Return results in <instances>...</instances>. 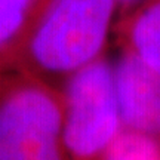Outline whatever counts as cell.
I'll return each mask as SVG.
<instances>
[{"mask_svg": "<svg viewBox=\"0 0 160 160\" xmlns=\"http://www.w3.org/2000/svg\"><path fill=\"white\" fill-rule=\"evenodd\" d=\"M117 0H46L27 43L30 59L49 73H74L95 61Z\"/></svg>", "mask_w": 160, "mask_h": 160, "instance_id": "obj_1", "label": "cell"}, {"mask_svg": "<svg viewBox=\"0 0 160 160\" xmlns=\"http://www.w3.org/2000/svg\"><path fill=\"white\" fill-rule=\"evenodd\" d=\"M120 111L114 70L95 59L73 73L67 85L62 141L76 159L88 160L107 150L119 132Z\"/></svg>", "mask_w": 160, "mask_h": 160, "instance_id": "obj_2", "label": "cell"}, {"mask_svg": "<svg viewBox=\"0 0 160 160\" xmlns=\"http://www.w3.org/2000/svg\"><path fill=\"white\" fill-rule=\"evenodd\" d=\"M62 113L51 93L36 85L8 92L0 110V160H62Z\"/></svg>", "mask_w": 160, "mask_h": 160, "instance_id": "obj_3", "label": "cell"}, {"mask_svg": "<svg viewBox=\"0 0 160 160\" xmlns=\"http://www.w3.org/2000/svg\"><path fill=\"white\" fill-rule=\"evenodd\" d=\"M120 119L129 129L160 135V74L128 51L114 68Z\"/></svg>", "mask_w": 160, "mask_h": 160, "instance_id": "obj_4", "label": "cell"}, {"mask_svg": "<svg viewBox=\"0 0 160 160\" xmlns=\"http://www.w3.org/2000/svg\"><path fill=\"white\" fill-rule=\"evenodd\" d=\"M129 51L160 74V0H144L126 22Z\"/></svg>", "mask_w": 160, "mask_h": 160, "instance_id": "obj_5", "label": "cell"}, {"mask_svg": "<svg viewBox=\"0 0 160 160\" xmlns=\"http://www.w3.org/2000/svg\"><path fill=\"white\" fill-rule=\"evenodd\" d=\"M105 160H160V145L150 133L126 128L107 147Z\"/></svg>", "mask_w": 160, "mask_h": 160, "instance_id": "obj_6", "label": "cell"}, {"mask_svg": "<svg viewBox=\"0 0 160 160\" xmlns=\"http://www.w3.org/2000/svg\"><path fill=\"white\" fill-rule=\"evenodd\" d=\"M37 0H0V42L5 49L22 31Z\"/></svg>", "mask_w": 160, "mask_h": 160, "instance_id": "obj_7", "label": "cell"}, {"mask_svg": "<svg viewBox=\"0 0 160 160\" xmlns=\"http://www.w3.org/2000/svg\"><path fill=\"white\" fill-rule=\"evenodd\" d=\"M144 0H117V3L122 6H126V8H129V6H133V5H138V3H142Z\"/></svg>", "mask_w": 160, "mask_h": 160, "instance_id": "obj_8", "label": "cell"}]
</instances>
